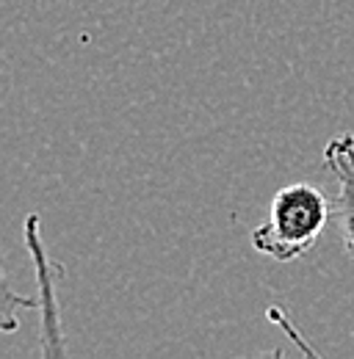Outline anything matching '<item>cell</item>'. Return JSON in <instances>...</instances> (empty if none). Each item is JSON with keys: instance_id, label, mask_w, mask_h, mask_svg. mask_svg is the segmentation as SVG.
I'll list each match as a JSON object with an SVG mask.
<instances>
[{"instance_id": "cell-2", "label": "cell", "mask_w": 354, "mask_h": 359, "mask_svg": "<svg viewBox=\"0 0 354 359\" xmlns=\"http://www.w3.org/2000/svg\"><path fill=\"white\" fill-rule=\"evenodd\" d=\"M324 166L338 180L332 219L338 224L341 243H343L349 260L354 263V133H338L327 141Z\"/></svg>"}, {"instance_id": "cell-3", "label": "cell", "mask_w": 354, "mask_h": 359, "mask_svg": "<svg viewBox=\"0 0 354 359\" xmlns=\"http://www.w3.org/2000/svg\"><path fill=\"white\" fill-rule=\"evenodd\" d=\"M25 241L31 246V257L37 266V282L42 290V354L44 357H61V354H67V346L61 340L64 334H61L58 307H55V296H53V279L64 276V269L58 263H53L44 252L42 238H39V216H28Z\"/></svg>"}, {"instance_id": "cell-1", "label": "cell", "mask_w": 354, "mask_h": 359, "mask_svg": "<svg viewBox=\"0 0 354 359\" xmlns=\"http://www.w3.org/2000/svg\"><path fill=\"white\" fill-rule=\"evenodd\" d=\"M332 219V205L310 182L282 185L268 205V216L252 229V246L277 263H291L308 255Z\"/></svg>"}]
</instances>
